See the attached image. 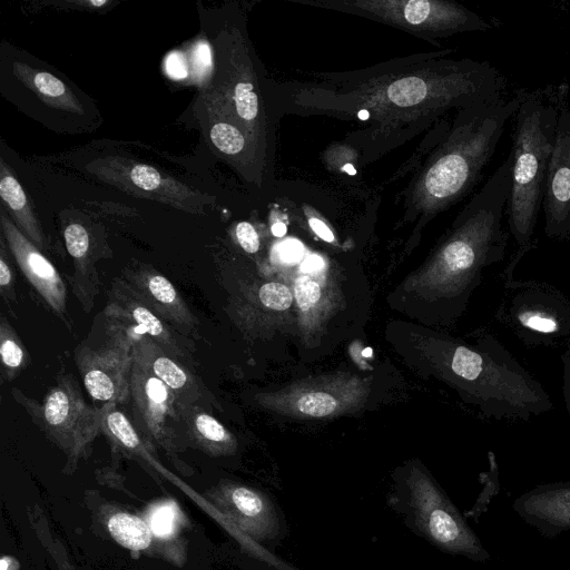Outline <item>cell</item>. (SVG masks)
<instances>
[{
	"label": "cell",
	"mask_w": 570,
	"mask_h": 570,
	"mask_svg": "<svg viewBox=\"0 0 570 570\" xmlns=\"http://www.w3.org/2000/svg\"><path fill=\"white\" fill-rule=\"evenodd\" d=\"M217 500L232 521L248 535L263 540L278 533L277 513L262 493L243 485H226Z\"/></svg>",
	"instance_id": "cell-11"
},
{
	"label": "cell",
	"mask_w": 570,
	"mask_h": 570,
	"mask_svg": "<svg viewBox=\"0 0 570 570\" xmlns=\"http://www.w3.org/2000/svg\"><path fill=\"white\" fill-rule=\"evenodd\" d=\"M236 237L242 248L254 254L259 248V238L252 224L247 222H240L236 226Z\"/></svg>",
	"instance_id": "cell-29"
},
{
	"label": "cell",
	"mask_w": 570,
	"mask_h": 570,
	"mask_svg": "<svg viewBox=\"0 0 570 570\" xmlns=\"http://www.w3.org/2000/svg\"><path fill=\"white\" fill-rule=\"evenodd\" d=\"M358 115H360V117H361L362 119H366V118H367V116H368V112H367V111H365V110H363V111H361Z\"/></svg>",
	"instance_id": "cell-40"
},
{
	"label": "cell",
	"mask_w": 570,
	"mask_h": 570,
	"mask_svg": "<svg viewBox=\"0 0 570 570\" xmlns=\"http://www.w3.org/2000/svg\"><path fill=\"white\" fill-rule=\"evenodd\" d=\"M66 247L75 262L76 275L72 277L75 294L89 312L99 286L98 276L89 258L90 239L87 229L78 223L68 225L63 232Z\"/></svg>",
	"instance_id": "cell-13"
},
{
	"label": "cell",
	"mask_w": 570,
	"mask_h": 570,
	"mask_svg": "<svg viewBox=\"0 0 570 570\" xmlns=\"http://www.w3.org/2000/svg\"><path fill=\"white\" fill-rule=\"evenodd\" d=\"M336 387H308L293 393L288 407L299 414L313 417H322L338 412L344 404H350L354 395L342 396L343 393Z\"/></svg>",
	"instance_id": "cell-16"
},
{
	"label": "cell",
	"mask_w": 570,
	"mask_h": 570,
	"mask_svg": "<svg viewBox=\"0 0 570 570\" xmlns=\"http://www.w3.org/2000/svg\"><path fill=\"white\" fill-rule=\"evenodd\" d=\"M131 348L108 337L98 347L81 344L76 350V364L90 397L105 404L121 405L130 400Z\"/></svg>",
	"instance_id": "cell-6"
},
{
	"label": "cell",
	"mask_w": 570,
	"mask_h": 570,
	"mask_svg": "<svg viewBox=\"0 0 570 570\" xmlns=\"http://www.w3.org/2000/svg\"><path fill=\"white\" fill-rule=\"evenodd\" d=\"M0 195L28 238L39 249L45 248V237L29 207L27 196L19 181L6 169L3 163L1 165Z\"/></svg>",
	"instance_id": "cell-15"
},
{
	"label": "cell",
	"mask_w": 570,
	"mask_h": 570,
	"mask_svg": "<svg viewBox=\"0 0 570 570\" xmlns=\"http://www.w3.org/2000/svg\"><path fill=\"white\" fill-rule=\"evenodd\" d=\"M0 355L3 373L11 381L26 365V351L4 317L0 322Z\"/></svg>",
	"instance_id": "cell-19"
},
{
	"label": "cell",
	"mask_w": 570,
	"mask_h": 570,
	"mask_svg": "<svg viewBox=\"0 0 570 570\" xmlns=\"http://www.w3.org/2000/svg\"><path fill=\"white\" fill-rule=\"evenodd\" d=\"M108 530L112 538L130 550L146 549L151 541V530L146 521L137 515L119 512L108 520Z\"/></svg>",
	"instance_id": "cell-17"
},
{
	"label": "cell",
	"mask_w": 570,
	"mask_h": 570,
	"mask_svg": "<svg viewBox=\"0 0 570 570\" xmlns=\"http://www.w3.org/2000/svg\"><path fill=\"white\" fill-rule=\"evenodd\" d=\"M102 409V432L110 441L126 450L144 452V443L127 415L118 410L117 404L110 403Z\"/></svg>",
	"instance_id": "cell-18"
},
{
	"label": "cell",
	"mask_w": 570,
	"mask_h": 570,
	"mask_svg": "<svg viewBox=\"0 0 570 570\" xmlns=\"http://www.w3.org/2000/svg\"><path fill=\"white\" fill-rule=\"evenodd\" d=\"M210 139L220 151L228 155L239 153L245 145L243 134L226 122H217L212 127Z\"/></svg>",
	"instance_id": "cell-24"
},
{
	"label": "cell",
	"mask_w": 570,
	"mask_h": 570,
	"mask_svg": "<svg viewBox=\"0 0 570 570\" xmlns=\"http://www.w3.org/2000/svg\"><path fill=\"white\" fill-rule=\"evenodd\" d=\"M31 82L35 89L51 102L67 107L68 109L77 108V102L68 91L66 85L53 75L46 71H36L33 72ZM77 109L79 110V108Z\"/></svg>",
	"instance_id": "cell-20"
},
{
	"label": "cell",
	"mask_w": 570,
	"mask_h": 570,
	"mask_svg": "<svg viewBox=\"0 0 570 570\" xmlns=\"http://www.w3.org/2000/svg\"><path fill=\"white\" fill-rule=\"evenodd\" d=\"M303 255V246L296 240H287L279 248V256L283 262L295 263Z\"/></svg>",
	"instance_id": "cell-34"
},
{
	"label": "cell",
	"mask_w": 570,
	"mask_h": 570,
	"mask_svg": "<svg viewBox=\"0 0 570 570\" xmlns=\"http://www.w3.org/2000/svg\"><path fill=\"white\" fill-rule=\"evenodd\" d=\"M363 355H365V356H368V355H371V350H368V348L364 350V353H363Z\"/></svg>",
	"instance_id": "cell-42"
},
{
	"label": "cell",
	"mask_w": 570,
	"mask_h": 570,
	"mask_svg": "<svg viewBox=\"0 0 570 570\" xmlns=\"http://www.w3.org/2000/svg\"><path fill=\"white\" fill-rule=\"evenodd\" d=\"M1 249L2 250L0 257V287L2 295L9 297V293L12 292L13 276L10 265L6 259L3 246Z\"/></svg>",
	"instance_id": "cell-33"
},
{
	"label": "cell",
	"mask_w": 570,
	"mask_h": 570,
	"mask_svg": "<svg viewBox=\"0 0 570 570\" xmlns=\"http://www.w3.org/2000/svg\"><path fill=\"white\" fill-rule=\"evenodd\" d=\"M426 96V85L419 78L400 79L387 88L389 99L400 106L409 107L419 104Z\"/></svg>",
	"instance_id": "cell-21"
},
{
	"label": "cell",
	"mask_w": 570,
	"mask_h": 570,
	"mask_svg": "<svg viewBox=\"0 0 570 570\" xmlns=\"http://www.w3.org/2000/svg\"><path fill=\"white\" fill-rule=\"evenodd\" d=\"M125 281L139 298L168 325L184 336H196L199 322L167 277L153 268L141 267L128 272Z\"/></svg>",
	"instance_id": "cell-9"
},
{
	"label": "cell",
	"mask_w": 570,
	"mask_h": 570,
	"mask_svg": "<svg viewBox=\"0 0 570 570\" xmlns=\"http://www.w3.org/2000/svg\"><path fill=\"white\" fill-rule=\"evenodd\" d=\"M1 228L18 266L41 298L60 316L66 314L67 289L53 264L1 214Z\"/></svg>",
	"instance_id": "cell-8"
},
{
	"label": "cell",
	"mask_w": 570,
	"mask_h": 570,
	"mask_svg": "<svg viewBox=\"0 0 570 570\" xmlns=\"http://www.w3.org/2000/svg\"><path fill=\"white\" fill-rule=\"evenodd\" d=\"M147 521L153 534L169 538L177 527L178 508L174 502L160 503L150 510Z\"/></svg>",
	"instance_id": "cell-23"
},
{
	"label": "cell",
	"mask_w": 570,
	"mask_h": 570,
	"mask_svg": "<svg viewBox=\"0 0 570 570\" xmlns=\"http://www.w3.org/2000/svg\"><path fill=\"white\" fill-rule=\"evenodd\" d=\"M12 564H16V561L10 557L4 556L0 560V570H13L14 568H12Z\"/></svg>",
	"instance_id": "cell-38"
},
{
	"label": "cell",
	"mask_w": 570,
	"mask_h": 570,
	"mask_svg": "<svg viewBox=\"0 0 570 570\" xmlns=\"http://www.w3.org/2000/svg\"><path fill=\"white\" fill-rule=\"evenodd\" d=\"M324 266V262L320 256L312 255L305 259L302 264V269L307 273H314L322 269Z\"/></svg>",
	"instance_id": "cell-36"
},
{
	"label": "cell",
	"mask_w": 570,
	"mask_h": 570,
	"mask_svg": "<svg viewBox=\"0 0 570 570\" xmlns=\"http://www.w3.org/2000/svg\"><path fill=\"white\" fill-rule=\"evenodd\" d=\"M14 397L71 463L87 456L95 439L102 433V409L85 401L77 382L70 375H59L41 404L20 393H16Z\"/></svg>",
	"instance_id": "cell-2"
},
{
	"label": "cell",
	"mask_w": 570,
	"mask_h": 570,
	"mask_svg": "<svg viewBox=\"0 0 570 570\" xmlns=\"http://www.w3.org/2000/svg\"><path fill=\"white\" fill-rule=\"evenodd\" d=\"M521 321L524 326L541 333H552L557 330L554 320L538 314H527L521 317Z\"/></svg>",
	"instance_id": "cell-31"
},
{
	"label": "cell",
	"mask_w": 570,
	"mask_h": 570,
	"mask_svg": "<svg viewBox=\"0 0 570 570\" xmlns=\"http://www.w3.org/2000/svg\"><path fill=\"white\" fill-rule=\"evenodd\" d=\"M193 58L195 70L200 77L210 70L212 52L207 42L200 41L197 43Z\"/></svg>",
	"instance_id": "cell-30"
},
{
	"label": "cell",
	"mask_w": 570,
	"mask_h": 570,
	"mask_svg": "<svg viewBox=\"0 0 570 570\" xmlns=\"http://www.w3.org/2000/svg\"><path fill=\"white\" fill-rule=\"evenodd\" d=\"M544 230L550 237L570 235V109L559 112L543 198Z\"/></svg>",
	"instance_id": "cell-7"
},
{
	"label": "cell",
	"mask_w": 570,
	"mask_h": 570,
	"mask_svg": "<svg viewBox=\"0 0 570 570\" xmlns=\"http://www.w3.org/2000/svg\"><path fill=\"white\" fill-rule=\"evenodd\" d=\"M560 109L557 97L535 90L523 92L515 112L507 215L521 246L530 242L543 203Z\"/></svg>",
	"instance_id": "cell-1"
},
{
	"label": "cell",
	"mask_w": 570,
	"mask_h": 570,
	"mask_svg": "<svg viewBox=\"0 0 570 570\" xmlns=\"http://www.w3.org/2000/svg\"><path fill=\"white\" fill-rule=\"evenodd\" d=\"M130 400L138 426L166 451L179 450L188 438L185 407L135 354L130 372Z\"/></svg>",
	"instance_id": "cell-5"
},
{
	"label": "cell",
	"mask_w": 570,
	"mask_h": 570,
	"mask_svg": "<svg viewBox=\"0 0 570 570\" xmlns=\"http://www.w3.org/2000/svg\"><path fill=\"white\" fill-rule=\"evenodd\" d=\"M295 298L301 309L313 307L321 298L320 284L308 276H301L295 283Z\"/></svg>",
	"instance_id": "cell-27"
},
{
	"label": "cell",
	"mask_w": 570,
	"mask_h": 570,
	"mask_svg": "<svg viewBox=\"0 0 570 570\" xmlns=\"http://www.w3.org/2000/svg\"><path fill=\"white\" fill-rule=\"evenodd\" d=\"M176 395L184 407H203L207 392L196 377L155 342L148 341L132 351Z\"/></svg>",
	"instance_id": "cell-12"
},
{
	"label": "cell",
	"mask_w": 570,
	"mask_h": 570,
	"mask_svg": "<svg viewBox=\"0 0 570 570\" xmlns=\"http://www.w3.org/2000/svg\"><path fill=\"white\" fill-rule=\"evenodd\" d=\"M89 3L92 4V6H96V7H100V6L106 4L107 1H105V0H102V1H92L91 0Z\"/></svg>",
	"instance_id": "cell-39"
},
{
	"label": "cell",
	"mask_w": 570,
	"mask_h": 570,
	"mask_svg": "<svg viewBox=\"0 0 570 570\" xmlns=\"http://www.w3.org/2000/svg\"><path fill=\"white\" fill-rule=\"evenodd\" d=\"M104 317L107 336L119 340L131 351L153 341L176 360L190 357L184 335L156 315L126 281L112 282Z\"/></svg>",
	"instance_id": "cell-3"
},
{
	"label": "cell",
	"mask_w": 570,
	"mask_h": 570,
	"mask_svg": "<svg viewBox=\"0 0 570 570\" xmlns=\"http://www.w3.org/2000/svg\"><path fill=\"white\" fill-rule=\"evenodd\" d=\"M131 181L145 189L155 190L161 186L163 179L160 174L153 167L147 165H136L130 171Z\"/></svg>",
	"instance_id": "cell-28"
},
{
	"label": "cell",
	"mask_w": 570,
	"mask_h": 570,
	"mask_svg": "<svg viewBox=\"0 0 570 570\" xmlns=\"http://www.w3.org/2000/svg\"><path fill=\"white\" fill-rule=\"evenodd\" d=\"M166 70L174 79H183L188 75V66L179 52H173L167 57Z\"/></svg>",
	"instance_id": "cell-32"
},
{
	"label": "cell",
	"mask_w": 570,
	"mask_h": 570,
	"mask_svg": "<svg viewBox=\"0 0 570 570\" xmlns=\"http://www.w3.org/2000/svg\"><path fill=\"white\" fill-rule=\"evenodd\" d=\"M407 487L415 522L434 543L476 561L490 558L456 509L424 473L413 469Z\"/></svg>",
	"instance_id": "cell-4"
},
{
	"label": "cell",
	"mask_w": 570,
	"mask_h": 570,
	"mask_svg": "<svg viewBox=\"0 0 570 570\" xmlns=\"http://www.w3.org/2000/svg\"><path fill=\"white\" fill-rule=\"evenodd\" d=\"M261 303L271 309L284 311L291 307L293 294L291 289L277 282L264 284L258 292Z\"/></svg>",
	"instance_id": "cell-25"
},
{
	"label": "cell",
	"mask_w": 570,
	"mask_h": 570,
	"mask_svg": "<svg viewBox=\"0 0 570 570\" xmlns=\"http://www.w3.org/2000/svg\"><path fill=\"white\" fill-rule=\"evenodd\" d=\"M272 233L277 236L282 237L286 234V226L284 223L277 222L272 226Z\"/></svg>",
	"instance_id": "cell-37"
},
{
	"label": "cell",
	"mask_w": 570,
	"mask_h": 570,
	"mask_svg": "<svg viewBox=\"0 0 570 570\" xmlns=\"http://www.w3.org/2000/svg\"><path fill=\"white\" fill-rule=\"evenodd\" d=\"M452 371L465 380H476L490 368L481 354L464 346H459L452 357Z\"/></svg>",
	"instance_id": "cell-22"
},
{
	"label": "cell",
	"mask_w": 570,
	"mask_h": 570,
	"mask_svg": "<svg viewBox=\"0 0 570 570\" xmlns=\"http://www.w3.org/2000/svg\"><path fill=\"white\" fill-rule=\"evenodd\" d=\"M517 514L542 535L570 530V482L537 487L513 502Z\"/></svg>",
	"instance_id": "cell-10"
},
{
	"label": "cell",
	"mask_w": 570,
	"mask_h": 570,
	"mask_svg": "<svg viewBox=\"0 0 570 570\" xmlns=\"http://www.w3.org/2000/svg\"><path fill=\"white\" fill-rule=\"evenodd\" d=\"M184 416L188 438L196 440L206 451L213 454H225L234 450L233 435L202 407H185Z\"/></svg>",
	"instance_id": "cell-14"
},
{
	"label": "cell",
	"mask_w": 570,
	"mask_h": 570,
	"mask_svg": "<svg viewBox=\"0 0 570 570\" xmlns=\"http://www.w3.org/2000/svg\"><path fill=\"white\" fill-rule=\"evenodd\" d=\"M237 114L244 120H253L258 111V100L252 83L239 82L234 90Z\"/></svg>",
	"instance_id": "cell-26"
},
{
	"label": "cell",
	"mask_w": 570,
	"mask_h": 570,
	"mask_svg": "<svg viewBox=\"0 0 570 570\" xmlns=\"http://www.w3.org/2000/svg\"><path fill=\"white\" fill-rule=\"evenodd\" d=\"M311 228L314 230V233L320 236L325 242H333L334 235L328 228V226L323 223L321 219L316 217H312L308 219Z\"/></svg>",
	"instance_id": "cell-35"
},
{
	"label": "cell",
	"mask_w": 570,
	"mask_h": 570,
	"mask_svg": "<svg viewBox=\"0 0 570 570\" xmlns=\"http://www.w3.org/2000/svg\"><path fill=\"white\" fill-rule=\"evenodd\" d=\"M345 170H346L347 173H350V174H354V173H355V170H353V167H352L351 165H346V166H345Z\"/></svg>",
	"instance_id": "cell-41"
}]
</instances>
